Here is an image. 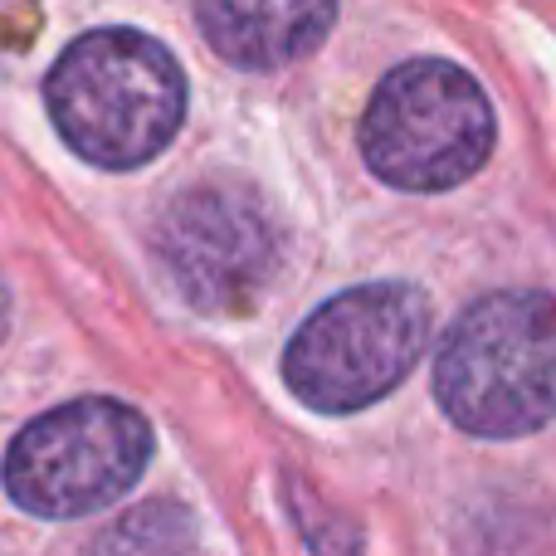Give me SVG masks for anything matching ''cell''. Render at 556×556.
I'll return each instance as SVG.
<instances>
[{
  "label": "cell",
  "instance_id": "obj_1",
  "mask_svg": "<svg viewBox=\"0 0 556 556\" xmlns=\"http://www.w3.org/2000/svg\"><path fill=\"white\" fill-rule=\"evenodd\" d=\"M45 103L84 162L132 172L166 152L186 117V74L142 29H93L49 68Z\"/></svg>",
  "mask_w": 556,
  "mask_h": 556
},
{
  "label": "cell",
  "instance_id": "obj_2",
  "mask_svg": "<svg viewBox=\"0 0 556 556\" xmlns=\"http://www.w3.org/2000/svg\"><path fill=\"white\" fill-rule=\"evenodd\" d=\"M434 395L479 440H522L556 420V298L538 288L479 298L444 332Z\"/></svg>",
  "mask_w": 556,
  "mask_h": 556
},
{
  "label": "cell",
  "instance_id": "obj_3",
  "mask_svg": "<svg viewBox=\"0 0 556 556\" xmlns=\"http://www.w3.org/2000/svg\"><path fill=\"white\" fill-rule=\"evenodd\" d=\"M430 342V298L415 283H362L327 298L293 332L283 381L303 405L352 415L386 401Z\"/></svg>",
  "mask_w": 556,
  "mask_h": 556
},
{
  "label": "cell",
  "instance_id": "obj_4",
  "mask_svg": "<svg viewBox=\"0 0 556 556\" xmlns=\"http://www.w3.org/2000/svg\"><path fill=\"white\" fill-rule=\"evenodd\" d=\"M362 156L395 191L464 186L493 156V103L450 59H410L366 103Z\"/></svg>",
  "mask_w": 556,
  "mask_h": 556
},
{
  "label": "cell",
  "instance_id": "obj_5",
  "mask_svg": "<svg viewBox=\"0 0 556 556\" xmlns=\"http://www.w3.org/2000/svg\"><path fill=\"white\" fill-rule=\"evenodd\" d=\"M152 464V425L123 401L88 395L39 415L5 454V489L35 518H84L123 498Z\"/></svg>",
  "mask_w": 556,
  "mask_h": 556
},
{
  "label": "cell",
  "instance_id": "obj_6",
  "mask_svg": "<svg viewBox=\"0 0 556 556\" xmlns=\"http://www.w3.org/2000/svg\"><path fill=\"white\" fill-rule=\"evenodd\" d=\"M156 260L201 313H240L278 269L269 215L230 186H195L156 220Z\"/></svg>",
  "mask_w": 556,
  "mask_h": 556
},
{
  "label": "cell",
  "instance_id": "obj_7",
  "mask_svg": "<svg viewBox=\"0 0 556 556\" xmlns=\"http://www.w3.org/2000/svg\"><path fill=\"white\" fill-rule=\"evenodd\" d=\"M201 35L235 68H283L337 25V0H195Z\"/></svg>",
  "mask_w": 556,
  "mask_h": 556
},
{
  "label": "cell",
  "instance_id": "obj_8",
  "mask_svg": "<svg viewBox=\"0 0 556 556\" xmlns=\"http://www.w3.org/2000/svg\"><path fill=\"white\" fill-rule=\"evenodd\" d=\"M5 313H10V298H5V283H0V327H5Z\"/></svg>",
  "mask_w": 556,
  "mask_h": 556
}]
</instances>
